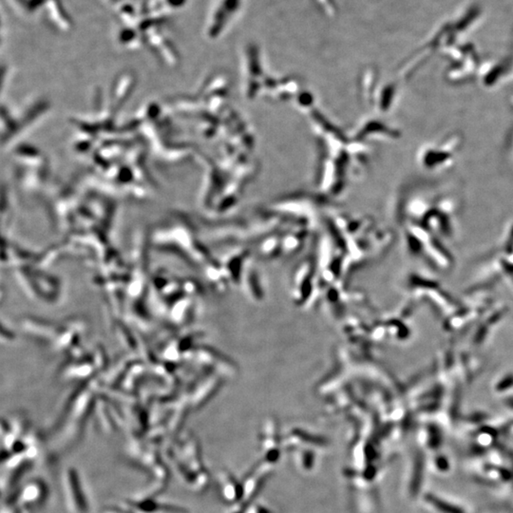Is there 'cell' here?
<instances>
[{
	"mask_svg": "<svg viewBox=\"0 0 513 513\" xmlns=\"http://www.w3.org/2000/svg\"><path fill=\"white\" fill-rule=\"evenodd\" d=\"M433 503L435 505V506L441 510L442 512L444 513H464L461 508L459 507H456L455 506H452L450 504H447L446 502H443L441 500H438V499H433Z\"/></svg>",
	"mask_w": 513,
	"mask_h": 513,
	"instance_id": "1",
	"label": "cell"
}]
</instances>
